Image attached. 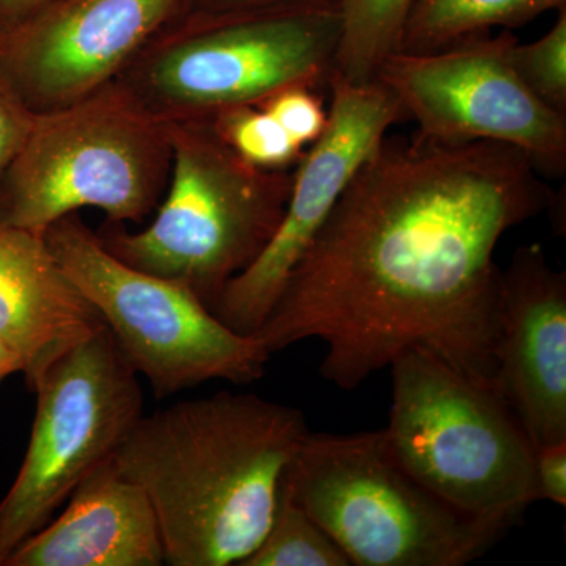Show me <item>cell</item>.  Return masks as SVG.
<instances>
[{
  "label": "cell",
  "instance_id": "obj_8",
  "mask_svg": "<svg viewBox=\"0 0 566 566\" xmlns=\"http://www.w3.org/2000/svg\"><path fill=\"white\" fill-rule=\"evenodd\" d=\"M44 240L156 398L212 379L262 378L271 354L255 335L230 329L182 283L122 262L76 212L51 226Z\"/></svg>",
  "mask_w": 566,
  "mask_h": 566
},
{
  "label": "cell",
  "instance_id": "obj_23",
  "mask_svg": "<svg viewBox=\"0 0 566 566\" xmlns=\"http://www.w3.org/2000/svg\"><path fill=\"white\" fill-rule=\"evenodd\" d=\"M536 499L566 506V441L536 447L534 453Z\"/></svg>",
  "mask_w": 566,
  "mask_h": 566
},
{
  "label": "cell",
  "instance_id": "obj_6",
  "mask_svg": "<svg viewBox=\"0 0 566 566\" xmlns=\"http://www.w3.org/2000/svg\"><path fill=\"white\" fill-rule=\"evenodd\" d=\"M382 430L398 464L424 490L475 520L512 528L536 499L531 439L494 386L422 349L392 364Z\"/></svg>",
  "mask_w": 566,
  "mask_h": 566
},
{
  "label": "cell",
  "instance_id": "obj_4",
  "mask_svg": "<svg viewBox=\"0 0 566 566\" xmlns=\"http://www.w3.org/2000/svg\"><path fill=\"white\" fill-rule=\"evenodd\" d=\"M166 125L172 169L155 218L139 232L107 221L96 233L122 262L182 283L212 311L227 283L273 240L294 169H256L223 142L211 120Z\"/></svg>",
  "mask_w": 566,
  "mask_h": 566
},
{
  "label": "cell",
  "instance_id": "obj_18",
  "mask_svg": "<svg viewBox=\"0 0 566 566\" xmlns=\"http://www.w3.org/2000/svg\"><path fill=\"white\" fill-rule=\"evenodd\" d=\"M240 566H352V562L281 483L271 526Z\"/></svg>",
  "mask_w": 566,
  "mask_h": 566
},
{
  "label": "cell",
  "instance_id": "obj_10",
  "mask_svg": "<svg viewBox=\"0 0 566 566\" xmlns=\"http://www.w3.org/2000/svg\"><path fill=\"white\" fill-rule=\"evenodd\" d=\"M516 36H475L430 54L395 52L375 80L392 93L417 136L442 144L494 140L526 153L539 175L566 170V117L517 77L509 51Z\"/></svg>",
  "mask_w": 566,
  "mask_h": 566
},
{
  "label": "cell",
  "instance_id": "obj_7",
  "mask_svg": "<svg viewBox=\"0 0 566 566\" xmlns=\"http://www.w3.org/2000/svg\"><path fill=\"white\" fill-rule=\"evenodd\" d=\"M282 483L356 566H463L510 531L424 490L395 461L382 430L308 431Z\"/></svg>",
  "mask_w": 566,
  "mask_h": 566
},
{
  "label": "cell",
  "instance_id": "obj_9",
  "mask_svg": "<svg viewBox=\"0 0 566 566\" xmlns=\"http://www.w3.org/2000/svg\"><path fill=\"white\" fill-rule=\"evenodd\" d=\"M36 411L20 472L0 502V566L50 523L144 416L139 375L104 324L63 353L33 386Z\"/></svg>",
  "mask_w": 566,
  "mask_h": 566
},
{
  "label": "cell",
  "instance_id": "obj_14",
  "mask_svg": "<svg viewBox=\"0 0 566 566\" xmlns=\"http://www.w3.org/2000/svg\"><path fill=\"white\" fill-rule=\"evenodd\" d=\"M65 510L21 543L3 566H161L155 510L114 458L74 488Z\"/></svg>",
  "mask_w": 566,
  "mask_h": 566
},
{
  "label": "cell",
  "instance_id": "obj_20",
  "mask_svg": "<svg viewBox=\"0 0 566 566\" xmlns=\"http://www.w3.org/2000/svg\"><path fill=\"white\" fill-rule=\"evenodd\" d=\"M510 63L524 85L549 109L566 117V7L556 24L534 43L515 41Z\"/></svg>",
  "mask_w": 566,
  "mask_h": 566
},
{
  "label": "cell",
  "instance_id": "obj_11",
  "mask_svg": "<svg viewBox=\"0 0 566 566\" xmlns=\"http://www.w3.org/2000/svg\"><path fill=\"white\" fill-rule=\"evenodd\" d=\"M327 88L333 102L326 129L294 167L277 232L259 259L227 283L212 307V314L237 333L260 329L354 174L381 145L390 126L405 120L400 103L379 81L354 84L333 74Z\"/></svg>",
  "mask_w": 566,
  "mask_h": 566
},
{
  "label": "cell",
  "instance_id": "obj_5",
  "mask_svg": "<svg viewBox=\"0 0 566 566\" xmlns=\"http://www.w3.org/2000/svg\"><path fill=\"white\" fill-rule=\"evenodd\" d=\"M170 169L166 122L115 80L35 114L0 177V222L40 237L84 208L103 211L109 222H142L161 202Z\"/></svg>",
  "mask_w": 566,
  "mask_h": 566
},
{
  "label": "cell",
  "instance_id": "obj_2",
  "mask_svg": "<svg viewBox=\"0 0 566 566\" xmlns=\"http://www.w3.org/2000/svg\"><path fill=\"white\" fill-rule=\"evenodd\" d=\"M308 431L292 406L218 392L142 416L114 461L147 494L167 565L240 566Z\"/></svg>",
  "mask_w": 566,
  "mask_h": 566
},
{
  "label": "cell",
  "instance_id": "obj_1",
  "mask_svg": "<svg viewBox=\"0 0 566 566\" xmlns=\"http://www.w3.org/2000/svg\"><path fill=\"white\" fill-rule=\"evenodd\" d=\"M526 153L502 142L382 139L286 277L255 337L318 338L319 374L357 389L406 349L494 386L499 241L553 205Z\"/></svg>",
  "mask_w": 566,
  "mask_h": 566
},
{
  "label": "cell",
  "instance_id": "obj_13",
  "mask_svg": "<svg viewBox=\"0 0 566 566\" xmlns=\"http://www.w3.org/2000/svg\"><path fill=\"white\" fill-rule=\"evenodd\" d=\"M494 387L534 449L566 441V274L538 244L502 271Z\"/></svg>",
  "mask_w": 566,
  "mask_h": 566
},
{
  "label": "cell",
  "instance_id": "obj_25",
  "mask_svg": "<svg viewBox=\"0 0 566 566\" xmlns=\"http://www.w3.org/2000/svg\"><path fill=\"white\" fill-rule=\"evenodd\" d=\"M44 2L46 0H0V35L28 20Z\"/></svg>",
  "mask_w": 566,
  "mask_h": 566
},
{
  "label": "cell",
  "instance_id": "obj_24",
  "mask_svg": "<svg viewBox=\"0 0 566 566\" xmlns=\"http://www.w3.org/2000/svg\"><path fill=\"white\" fill-rule=\"evenodd\" d=\"M342 0H186L181 10L205 13H243L271 9H327L340 7Z\"/></svg>",
  "mask_w": 566,
  "mask_h": 566
},
{
  "label": "cell",
  "instance_id": "obj_21",
  "mask_svg": "<svg viewBox=\"0 0 566 566\" xmlns=\"http://www.w3.org/2000/svg\"><path fill=\"white\" fill-rule=\"evenodd\" d=\"M256 106L266 111L283 132L303 148L318 140L327 126V111L324 109L319 91L307 85L283 88Z\"/></svg>",
  "mask_w": 566,
  "mask_h": 566
},
{
  "label": "cell",
  "instance_id": "obj_26",
  "mask_svg": "<svg viewBox=\"0 0 566 566\" xmlns=\"http://www.w3.org/2000/svg\"><path fill=\"white\" fill-rule=\"evenodd\" d=\"M24 365L21 357L18 356L9 346L0 344V385L6 381L9 376L22 374Z\"/></svg>",
  "mask_w": 566,
  "mask_h": 566
},
{
  "label": "cell",
  "instance_id": "obj_17",
  "mask_svg": "<svg viewBox=\"0 0 566 566\" xmlns=\"http://www.w3.org/2000/svg\"><path fill=\"white\" fill-rule=\"evenodd\" d=\"M417 0H342V33L334 74L354 84L375 80L398 52L406 21Z\"/></svg>",
  "mask_w": 566,
  "mask_h": 566
},
{
  "label": "cell",
  "instance_id": "obj_22",
  "mask_svg": "<svg viewBox=\"0 0 566 566\" xmlns=\"http://www.w3.org/2000/svg\"><path fill=\"white\" fill-rule=\"evenodd\" d=\"M33 118L35 114L25 106L0 71V177L20 151Z\"/></svg>",
  "mask_w": 566,
  "mask_h": 566
},
{
  "label": "cell",
  "instance_id": "obj_3",
  "mask_svg": "<svg viewBox=\"0 0 566 566\" xmlns=\"http://www.w3.org/2000/svg\"><path fill=\"white\" fill-rule=\"evenodd\" d=\"M340 33V7L180 10L117 80L159 120H210L293 85L327 88Z\"/></svg>",
  "mask_w": 566,
  "mask_h": 566
},
{
  "label": "cell",
  "instance_id": "obj_15",
  "mask_svg": "<svg viewBox=\"0 0 566 566\" xmlns=\"http://www.w3.org/2000/svg\"><path fill=\"white\" fill-rule=\"evenodd\" d=\"M104 324L44 237L0 222V344L21 357L29 389Z\"/></svg>",
  "mask_w": 566,
  "mask_h": 566
},
{
  "label": "cell",
  "instance_id": "obj_19",
  "mask_svg": "<svg viewBox=\"0 0 566 566\" xmlns=\"http://www.w3.org/2000/svg\"><path fill=\"white\" fill-rule=\"evenodd\" d=\"M210 120L223 142L256 169L285 172L293 170L303 158L305 148L283 132L262 107H227Z\"/></svg>",
  "mask_w": 566,
  "mask_h": 566
},
{
  "label": "cell",
  "instance_id": "obj_12",
  "mask_svg": "<svg viewBox=\"0 0 566 566\" xmlns=\"http://www.w3.org/2000/svg\"><path fill=\"white\" fill-rule=\"evenodd\" d=\"M186 0H46L0 35V71L33 114L117 80Z\"/></svg>",
  "mask_w": 566,
  "mask_h": 566
},
{
  "label": "cell",
  "instance_id": "obj_16",
  "mask_svg": "<svg viewBox=\"0 0 566 566\" xmlns=\"http://www.w3.org/2000/svg\"><path fill=\"white\" fill-rule=\"evenodd\" d=\"M566 0H417L406 21L398 52L430 54L486 35L493 28L527 24Z\"/></svg>",
  "mask_w": 566,
  "mask_h": 566
}]
</instances>
